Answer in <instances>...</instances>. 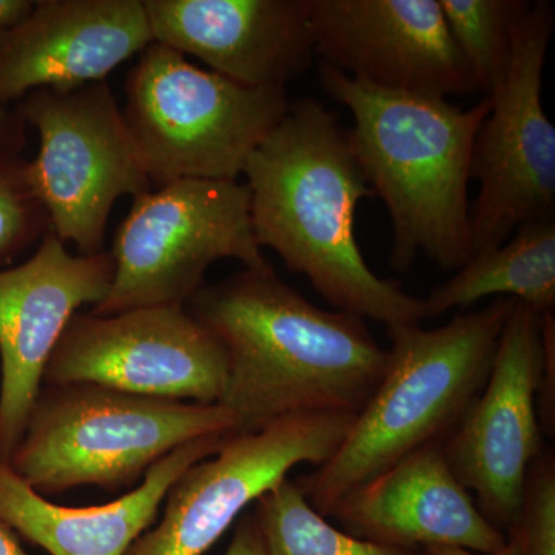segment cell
Returning <instances> with one entry per match:
<instances>
[{"instance_id": "obj_1", "label": "cell", "mask_w": 555, "mask_h": 555, "mask_svg": "<svg viewBox=\"0 0 555 555\" xmlns=\"http://www.w3.org/2000/svg\"><path fill=\"white\" fill-rule=\"evenodd\" d=\"M185 308L224 350L218 404L235 420L232 436L286 416L358 415L386 371L387 349L363 318L317 308L270 264L201 287Z\"/></svg>"}, {"instance_id": "obj_2", "label": "cell", "mask_w": 555, "mask_h": 555, "mask_svg": "<svg viewBox=\"0 0 555 555\" xmlns=\"http://www.w3.org/2000/svg\"><path fill=\"white\" fill-rule=\"evenodd\" d=\"M244 177L258 246L308 276L328 305L386 327L425 320L423 299L375 275L358 247V203L374 192L332 109L312 98L291 102Z\"/></svg>"}, {"instance_id": "obj_3", "label": "cell", "mask_w": 555, "mask_h": 555, "mask_svg": "<svg viewBox=\"0 0 555 555\" xmlns=\"http://www.w3.org/2000/svg\"><path fill=\"white\" fill-rule=\"evenodd\" d=\"M320 80L356 120L350 141L392 222V269L406 272L420 251L443 270L466 264L470 158L491 98L462 108L444 98L378 89L324 64Z\"/></svg>"}, {"instance_id": "obj_4", "label": "cell", "mask_w": 555, "mask_h": 555, "mask_svg": "<svg viewBox=\"0 0 555 555\" xmlns=\"http://www.w3.org/2000/svg\"><path fill=\"white\" fill-rule=\"evenodd\" d=\"M516 301L495 298L444 326L387 327L385 374L337 452L297 483L317 513L332 511L358 486L404 456L444 443L483 389Z\"/></svg>"}, {"instance_id": "obj_5", "label": "cell", "mask_w": 555, "mask_h": 555, "mask_svg": "<svg viewBox=\"0 0 555 555\" xmlns=\"http://www.w3.org/2000/svg\"><path fill=\"white\" fill-rule=\"evenodd\" d=\"M233 430L235 420L221 404L133 396L91 383L43 385L7 465L43 496L80 486L131 491L175 449Z\"/></svg>"}, {"instance_id": "obj_6", "label": "cell", "mask_w": 555, "mask_h": 555, "mask_svg": "<svg viewBox=\"0 0 555 555\" xmlns=\"http://www.w3.org/2000/svg\"><path fill=\"white\" fill-rule=\"evenodd\" d=\"M283 89H250L150 43L126 82L124 120L152 188L179 179L238 181L286 115Z\"/></svg>"}, {"instance_id": "obj_7", "label": "cell", "mask_w": 555, "mask_h": 555, "mask_svg": "<svg viewBox=\"0 0 555 555\" xmlns=\"http://www.w3.org/2000/svg\"><path fill=\"white\" fill-rule=\"evenodd\" d=\"M109 255L115 273L107 297L90 310L96 315L185 306L219 259L270 264L255 238L246 182L214 179H179L134 198Z\"/></svg>"}, {"instance_id": "obj_8", "label": "cell", "mask_w": 555, "mask_h": 555, "mask_svg": "<svg viewBox=\"0 0 555 555\" xmlns=\"http://www.w3.org/2000/svg\"><path fill=\"white\" fill-rule=\"evenodd\" d=\"M16 109L39 134L27 175L51 233L75 244L80 255L101 254L116 201L152 190L115 94L105 80L39 89Z\"/></svg>"}, {"instance_id": "obj_9", "label": "cell", "mask_w": 555, "mask_h": 555, "mask_svg": "<svg viewBox=\"0 0 555 555\" xmlns=\"http://www.w3.org/2000/svg\"><path fill=\"white\" fill-rule=\"evenodd\" d=\"M554 9L531 2L518 24L505 82L474 141L470 178L473 255L505 243L526 222L555 219V127L543 108L542 75Z\"/></svg>"}, {"instance_id": "obj_10", "label": "cell", "mask_w": 555, "mask_h": 555, "mask_svg": "<svg viewBox=\"0 0 555 555\" xmlns=\"http://www.w3.org/2000/svg\"><path fill=\"white\" fill-rule=\"evenodd\" d=\"M69 383L218 404L228 383V361L218 339L185 306L76 313L43 374V385Z\"/></svg>"}, {"instance_id": "obj_11", "label": "cell", "mask_w": 555, "mask_h": 555, "mask_svg": "<svg viewBox=\"0 0 555 555\" xmlns=\"http://www.w3.org/2000/svg\"><path fill=\"white\" fill-rule=\"evenodd\" d=\"M356 415L286 416L257 433L228 436L214 455L170 486L163 518L126 555H203L248 505L294 467L321 466L337 452Z\"/></svg>"}, {"instance_id": "obj_12", "label": "cell", "mask_w": 555, "mask_h": 555, "mask_svg": "<svg viewBox=\"0 0 555 555\" xmlns=\"http://www.w3.org/2000/svg\"><path fill=\"white\" fill-rule=\"evenodd\" d=\"M543 363L542 312L516 301L488 382L443 443L452 473L506 537L520 516L529 467L543 449L537 403Z\"/></svg>"}, {"instance_id": "obj_13", "label": "cell", "mask_w": 555, "mask_h": 555, "mask_svg": "<svg viewBox=\"0 0 555 555\" xmlns=\"http://www.w3.org/2000/svg\"><path fill=\"white\" fill-rule=\"evenodd\" d=\"M113 273L109 251L69 254L51 232L27 261L0 269V462H10L24 436L69 321L104 301Z\"/></svg>"}, {"instance_id": "obj_14", "label": "cell", "mask_w": 555, "mask_h": 555, "mask_svg": "<svg viewBox=\"0 0 555 555\" xmlns=\"http://www.w3.org/2000/svg\"><path fill=\"white\" fill-rule=\"evenodd\" d=\"M324 65L378 89L444 98L473 76L438 0H306Z\"/></svg>"}, {"instance_id": "obj_15", "label": "cell", "mask_w": 555, "mask_h": 555, "mask_svg": "<svg viewBox=\"0 0 555 555\" xmlns=\"http://www.w3.org/2000/svg\"><path fill=\"white\" fill-rule=\"evenodd\" d=\"M153 40L240 86L283 89L317 56L306 0H144Z\"/></svg>"}, {"instance_id": "obj_16", "label": "cell", "mask_w": 555, "mask_h": 555, "mask_svg": "<svg viewBox=\"0 0 555 555\" xmlns=\"http://www.w3.org/2000/svg\"><path fill=\"white\" fill-rule=\"evenodd\" d=\"M153 42L144 0H38L0 33V107L39 89L102 82Z\"/></svg>"}, {"instance_id": "obj_17", "label": "cell", "mask_w": 555, "mask_h": 555, "mask_svg": "<svg viewBox=\"0 0 555 555\" xmlns=\"http://www.w3.org/2000/svg\"><path fill=\"white\" fill-rule=\"evenodd\" d=\"M331 517L347 534L400 550L495 553L507 542L452 473L443 443L418 449L358 486Z\"/></svg>"}, {"instance_id": "obj_18", "label": "cell", "mask_w": 555, "mask_h": 555, "mask_svg": "<svg viewBox=\"0 0 555 555\" xmlns=\"http://www.w3.org/2000/svg\"><path fill=\"white\" fill-rule=\"evenodd\" d=\"M225 437L182 444L156 463L137 488L100 506L56 505L0 462V520L50 555H126L155 524L170 486L190 466L214 455Z\"/></svg>"}, {"instance_id": "obj_19", "label": "cell", "mask_w": 555, "mask_h": 555, "mask_svg": "<svg viewBox=\"0 0 555 555\" xmlns=\"http://www.w3.org/2000/svg\"><path fill=\"white\" fill-rule=\"evenodd\" d=\"M511 298L539 312L555 306V219L526 222L500 246L478 251L423 299L425 320L481 299Z\"/></svg>"}, {"instance_id": "obj_20", "label": "cell", "mask_w": 555, "mask_h": 555, "mask_svg": "<svg viewBox=\"0 0 555 555\" xmlns=\"http://www.w3.org/2000/svg\"><path fill=\"white\" fill-rule=\"evenodd\" d=\"M266 555H422L379 545L335 528L317 513L297 481H281L251 511Z\"/></svg>"}, {"instance_id": "obj_21", "label": "cell", "mask_w": 555, "mask_h": 555, "mask_svg": "<svg viewBox=\"0 0 555 555\" xmlns=\"http://www.w3.org/2000/svg\"><path fill=\"white\" fill-rule=\"evenodd\" d=\"M476 91L492 96L505 82L528 0H438Z\"/></svg>"}, {"instance_id": "obj_22", "label": "cell", "mask_w": 555, "mask_h": 555, "mask_svg": "<svg viewBox=\"0 0 555 555\" xmlns=\"http://www.w3.org/2000/svg\"><path fill=\"white\" fill-rule=\"evenodd\" d=\"M50 232L49 214L28 181L27 160L0 150V269Z\"/></svg>"}, {"instance_id": "obj_23", "label": "cell", "mask_w": 555, "mask_h": 555, "mask_svg": "<svg viewBox=\"0 0 555 555\" xmlns=\"http://www.w3.org/2000/svg\"><path fill=\"white\" fill-rule=\"evenodd\" d=\"M521 555H555V456L542 449L526 476L520 516L513 531Z\"/></svg>"}, {"instance_id": "obj_24", "label": "cell", "mask_w": 555, "mask_h": 555, "mask_svg": "<svg viewBox=\"0 0 555 555\" xmlns=\"http://www.w3.org/2000/svg\"><path fill=\"white\" fill-rule=\"evenodd\" d=\"M543 343H545V363L539 389V416L542 429L554 436L555 426V318L554 310L542 313Z\"/></svg>"}, {"instance_id": "obj_25", "label": "cell", "mask_w": 555, "mask_h": 555, "mask_svg": "<svg viewBox=\"0 0 555 555\" xmlns=\"http://www.w3.org/2000/svg\"><path fill=\"white\" fill-rule=\"evenodd\" d=\"M224 555H266L264 543L254 513H246L240 518L235 534Z\"/></svg>"}, {"instance_id": "obj_26", "label": "cell", "mask_w": 555, "mask_h": 555, "mask_svg": "<svg viewBox=\"0 0 555 555\" xmlns=\"http://www.w3.org/2000/svg\"><path fill=\"white\" fill-rule=\"evenodd\" d=\"M27 145V124L17 109L0 107V150L21 155Z\"/></svg>"}, {"instance_id": "obj_27", "label": "cell", "mask_w": 555, "mask_h": 555, "mask_svg": "<svg viewBox=\"0 0 555 555\" xmlns=\"http://www.w3.org/2000/svg\"><path fill=\"white\" fill-rule=\"evenodd\" d=\"M33 0H0V33L20 24L30 14Z\"/></svg>"}, {"instance_id": "obj_28", "label": "cell", "mask_w": 555, "mask_h": 555, "mask_svg": "<svg viewBox=\"0 0 555 555\" xmlns=\"http://www.w3.org/2000/svg\"><path fill=\"white\" fill-rule=\"evenodd\" d=\"M422 555H521L520 546L514 537H507L506 545L495 553H474L463 547H427Z\"/></svg>"}, {"instance_id": "obj_29", "label": "cell", "mask_w": 555, "mask_h": 555, "mask_svg": "<svg viewBox=\"0 0 555 555\" xmlns=\"http://www.w3.org/2000/svg\"><path fill=\"white\" fill-rule=\"evenodd\" d=\"M0 555H28L22 547L16 532L0 520Z\"/></svg>"}]
</instances>
